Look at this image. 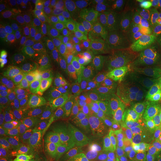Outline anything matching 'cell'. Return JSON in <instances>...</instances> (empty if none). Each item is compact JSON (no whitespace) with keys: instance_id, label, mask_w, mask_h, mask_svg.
<instances>
[{"instance_id":"cell-24","label":"cell","mask_w":161,"mask_h":161,"mask_svg":"<svg viewBox=\"0 0 161 161\" xmlns=\"http://www.w3.org/2000/svg\"><path fill=\"white\" fill-rule=\"evenodd\" d=\"M110 1L96 0L95 5L88 11L86 23L91 25H108L110 15L109 12Z\"/></svg>"},{"instance_id":"cell-46","label":"cell","mask_w":161,"mask_h":161,"mask_svg":"<svg viewBox=\"0 0 161 161\" xmlns=\"http://www.w3.org/2000/svg\"><path fill=\"white\" fill-rule=\"evenodd\" d=\"M154 37L157 40H158V41L161 43V25L160 26V28L158 29V31H156V33L154 34Z\"/></svg>"},{"instance_id":"cell-3","label":"cell","mask_w":161,"mask_h":161,"mask_svg":"<svg viewBox=\"0 0 161 161\" xmlns=\"http://www.w3.org/2000/svg\"><path fill=\"white\" fill-rule=\"evenodd\" d=\"M102 102L110 111L118 131L128 134L138 117L127 96L121 91L110 90Z\"/></svg>"},{"instance_id":"cell-34","label":"cell","mask_w":161,"mask_h":161,"mask_svg":"<svg viewBox=\"0 0 161 161\" xmlns=\"http://www.w3.org/2000/svg\"><path fill=\"white\" fill-rule=\"evenodd\" d=\"M80 29L82 35L84 36V38L91 42L102 39L110 34L108 27L103 25H91L86 23L80 26Z\"/></svg>"},{"instance_id":"cell-11","label":"cell","mask_w":161,"mask_h":161,"mask_svg":"<svg viewBox=\"0 0 161 161\" xmlns=\"http://www.w3.org/2000/svg\"><path fill=\"white\" fill-rule=\"evenodd\" d=\"M128 135L130 143L134 151L148 161V142L151 135L143 121L138 118L128 130Z\"/></svg>"},{"instance_id":"cell-14","label":"cell","mask_w":161,"mask_h":161,"mask_svg":"<svg viewBox=\"0 0 161 161\" xmlns=\"http://www.w3.org/2000/svg\"><path fill=\"white\" fill-rule=\"evenodd\" d=\"M25 60L36 80L54 72L53 68L37 49L25 48Z\"/></svg>"},{"instance_id":"cell-37","label":"cell","mask_w":161,"mask_h":161,"mask_svg":"<svg viewBox=\"0 0 161 161\" xmlns=\"http://www.w3.org/2000/svg\"><path fill=\"white\" fill-rule=\"evenodd\" d=\"M53 161H92V160L87 154L84 153L76 151L68 152L66 150L64 154L58 157Z\"/></svg>"},{"instance_id":"cell-39","label":"cell","mask_w":161,"mask_h":161,"mask_svg":"<svg viewBox=\"0 0 161 161\" xmlns=\"http://www.w3.org/2000/svg\"><path fill=\"white\" fill-rule=\"evenodd\" d=\"M128 1L118 0V1H110L109 12L110 17H125Z\"/></svg>"},{"instance_id":"cell-10","label":"cell","mask_w":161,"mask_h":161,"mask_svg":"<svg viewBox=\"0 0 161 161\" xmlns=\"http://www.w3.org/2000/svg\"><path fill=\"white\" fill-rule=\"evenodd\" d=\"M104 58L100 50L91 41L84 40L82 44L79 61L86 69L89 70L92 75H98L102 77Z\"/></svg>"},{"instance_id":"cell-13","label":"cell","mask_w":161,"mask_h":161,"mask_svg":"<svg viewBox=\"0 0 161 161\" xmlns=\"http://www.w3.org/2000/svg\"><path fill=\"white\" fill-rule=\"evenodd\" d=\"M14 104L25 110H33L39 108L43 103L36 84L19 86Z\"/></svg>"},{"instance_id":"cell-18","label":"cell","mask_w":161,"mask_h":161,"mask_svg":"<svg viewBox=\"0 0 161 161\" xmlns=\"http://www.w3.org/2000/svg\"><path fill=\"white\" fill-rule=\"evenodd\" d=\"M120 63L121 59L118 56L104 58L102 78L110 90L118 87Z\"/></svg>"},{"instance_id":"cell-6","label":"cell","mask_w":161,"mask_h":161,"mask_svg":"<svg viewBox=\"0 0 161 161\" xmlns=\"http://www.w3.org/2000/svg\"><path fill=\"white\" fill-rule=\"evenodd\" d=\"M78 117L90 131L117 130L110 111L103 102L91 104L87 110Z\"/></svg>"},{"instance_id":"cell-38","label":"cell","mask_w":161,"mask_h":161,"mask_svg":"<svg viewBox=\"0 0 161 161\" xmlns=\"http://www.w3.org/2000/svg\"><path fill=\"white\" fill-rule=\"evenodd\" d=\"M148 161H161V143L152 136L148 142Z\"/></svg>"},{"instance_id":"cell-5","label":"cell","mask_w":161,"mask_h":161,"mask_svg":"<svg viewBox=\"0 0 161 161\" xmlns=\"http://www.w3.org/2000/svg\"><path fill=\"white\" fill-rule=\"evenodd\" d=\"M118 88L125 95L145 93L152 89V81L129 64L121 60Z\"/></svg>"},{"instance_id":"cell-35","label":"cell","mask_w":161,"mask_h":161,"mask_svg":"<svg viewBox=\"0 0 161 161\" xmlns=\"http://www.w3.org/2000/svg\"><path fill=\"white\" fill-rule=\"evenodd\" d=\"M0 146L5 148H11L16 146L18 141V132L17 128L11 125L4 126L1 130Z\"/></svg>"},{"instance_id":"cell-26","label":"cell","mask_w":161,"mask_h":161,"mask_svg":"<svg viewBox=\"0 0 161 161\" xmlns=\"http://www.w3.org/2000/svg\"><path fill=\"white\" fill-rule=\"evenodd\" d=\"M72 66L75 74L76 95L83 98L91 84L92 75L80 61L72 64Z\"/></svg>"},{"instance_id":"cell-9","label":"cell","mask_w":161,"mask_h":161,"mask_svg":"<svg viewBox=\"0 0 161 161\" xmlns=\"http://www.w3.org/2000/svg\"><path fill=\"white\" fill-rule=\"evenodd\" d=\"M3 40L12 46L31 47L38 37L26 23L17 24L2 31Z\"/></svg>"},{"instance_id":"cell-40","label":"cell","mask_w":161,"mask_h":161,"mask_svg":"<svg viewBox=\"0 0 161 161\" xmlns=\"http://www.w3.org/2000/svg\"><path fill=\"white\" fill-rule=\"evenodd\" d=\"M143 3L144 1H141V0H129L128 1L125 17L130 21H133L137 16Z\"/></svg>"},{"instance_id":"cell-17","label":"cell","mask_w":161,"mask_h":161,"mask_svg":"<svg viewBox=\"0 0 161 161\" xmlns=\"http://www.w3.org/2000/svg\"><path fill=\"white\" fill-rule=\"evenodd\" d=\"M21 23H25L43 19L41 3L38 0H22L14 2Z\"/></svg>"},{"instance_id":"cell-7","label":"cell","mask_w":161,"mask_h":161,"mask_svg":"<svg viewBox=\"0 0 161 161\" xmlns=\"http://www.w3.org/2000/svg\"><path fill=\"white\" fill-rule=\"evenodd\" d=\"M54 35L57 38L66 62L72 64L79 61L82 47L80 34L73 29H60L56 30Z\"/></svg>"},{"instance_id":"cell-27","label":"cell","mask_w":161,"mask_h":161,"mask_svg":"<svg viewBox=\"0 0 161 161\" xmlns=\"http://www.w3.org/2000/svg\"><path fill=\"white\" fill-rule=\"evenodd\" d=\"M36 86L39 92L42 103L50 102V100L58 86L55 72L49 73L38 78L36 81Z\"/></svg>"},{"instance_id":"cell-30","label":"cell","mask_w":161,"mask_h":161,"mask_svg":"<svg viewBox=\"0 0 161 161\" xmlns=\"http://www.w3.org/2000/svg\"><path fill=\"white\" fill-rule=\"evenodd\" d=\"M134 20L159 21L161 20V1H144L140 12Z\"/></svg>"},{"instance_id":"cell-47","label":"cell","mask_w":161,"mask_h":161,"mask_svg":"<svg viewBox=\"0 0 161 161\" xmlns=\"http://www.w3.org/2000/svg\"><path fill=\"white\" fill-rule=\"evenodd\" d=\"M160 143H161V142H160Z\"/></svg>"},{"instance_id":"cell-22","label":"cell","mask_w":161,"mask_h":161,"mask_svg":"<svg viewBox=\"0 0 161 161\" xmlns=\"http://www.w3.org/2000/svg\"><path fill=\"white\" fill-rule=\"evenodd\" d=\"M110 90L101 76L92 75L91 84L83 98L88 104H95L102 102Z\"/></svg>"},{"instance_id":"cell-45","label":"cell","mask_w":161,"mask_h":161,"mask_svg":"<svg viewBox=\"0 0 161 161\" xmlns=\"http://www.w3.org/2000/svg\"><path fill=\"white\" fill-rule=\"evenodd\" d=\"M153 84L156 86L158 90H161V71H160L157 74V75L153 79L151 80Z\"/></svg>"},{"instance_id":"cell-31","label":"cell","mask_w":161,"mask_h":161,"mask_svg":"<svg viewBox=\"0 0 161 161\" xmlns=\"http://www.w3.org/2000/svg\"><path fill=\"white\" fill-rule=\"evenodd\" d=\"M95 45L104 58H110L119 56L120 49L119 42L110 35L102 39L92 42Z\"/></svg>"},{"instance_id":"cell-15","label":"cell","mask_w":161,"mask_h":161,"mask_svg":"<svg viewBox=\"0 0 161 161\" xmlns=\"http://www.w3.org/2000/svg\"><path fill=\"white\" fill-rule=\"evenodd\" d=\"M120 49L119 58L125 63L129 64L133 60L148 55V52L142 40L128 37L119 42Z\"/></svg>"},{"instance_id":"cell-42","label":"cell","mask_w":161,"mask_h":161,"mask_svg":"<svg viewBox=\"0 0 161 161\" xmlns=\"http://www.w3.org/2000/svg\"><path fill=\"white\" fill-rule=\"evenodd\" d=\"M146 93L154 101L156 108L161 110V90L152 87V89L148 90Z\"/></svg>"},{"instance_id":"cell-2","label":"cell","mask_w":161,"mask_h":161,"mask_svg":"<svg viewBox=\"0 0 161 161\" xmlns=\"http://www.w3.org/2000/svg\"><path fill=\"white\" fill-rule=\"evenodd\" d=\"M69 147L54 132H41L29 140L26 146L25 158L28 161H53Z\"/></svg>"},{"instance_id":"cell-21","label":"cell","mask_w":161,"mask_h":161,"mask_svg":"<svg viewBox=\"0 0 161 161\" xmlns=\"http://www.w3.org/2000/svg\"><path fill=\"white\" fill-rule=\"evenodd\" d=\"M129 64L150 80L161 71V60L148 55L133 60Z\"/></svg>"},{"instance_id":"cell-19","label":"cell","mask_w":161,"mask_h":161,"mask_svg":"<svg viewBox=\"0 0 161 161\" xmlns=\"http://www.w3.org/2000/svg\"><path fill=\"white\" fill-rule=\"evenodd\" d=\"M11 72L17 82L21 85L36 84V78L30 71L25 59L17 57L8 59Z\"/></svg>"},{"instance_id":"cell-44","label":"cell","mask_w":161,"mask_h":161,"mask_svg":"<svg viewBox=\"0 0 161 161\" xmlns=\"http://www.w3.org/2000/svg\"><path fill=\"white\" fill-rule=\"evenodd\" d=\"M96 0H82V1H78V4L81 6V8L84 10L89 11L92 7L95 5Z\"/></svg>"},{"instance_id":"cell-43","label":"cell","mask_w":161,"mask_h":161,"mask_svg":"<svg viewBox=\"0 0 161 161\" xmlns=\"http://www.w3.org/2000/svg\"><path fill=\"white\" fill-rule=\"evenodd\" d=\"M42 11L46 14H51L55 10L57 1L55 0H43L40 1Z\"/></svg>"},{"instance_id":"cell-4","label":"cell","mask_w":161,"mask_h":161,"mask_svg":"<svg viewBox=\"0 0 161 161\" xmlns=\"http://www.w3.org/2000/svg\"><path fill=\"white\" fill-rule=\"evenodd\" d=\"M54 132L69 146L82 147L86 143L90 130L78 116L60 118L54 125Z\"/></svg>"},{"instance_id":"cell-12","label":"cell","mask_w":161,"mask_h":161,"mask_svg":"<svg viewBox=\"0 0 161 161\" xmlns=\"http://www.w3.org/2000/svg\"><path fill=\"white\" fill-rule=\"evenodd\" d=\"M19 86L14 77L8 60L2 58L0 62V93L4 102L15 103L16 94Z\"/></svg>"},{"instance_id":"cell-20","label":"cell","mask_w":161,"mask_h":161,"mask_svg":"<svg viewBox=\"0 0 161 161\" xmlns=\"http://www.w3.org/2000/svg\"><path fill=\"white\" fill-rule=\"evenodd\" d=\"M127 97L135 110L137 117L142 121L146 119L156 108L154 101L146 92L135 95H128Z\"/></svg>"},{"instance_id":"cell-33","label":"cell","mask_w":161,"mask_h":161,"mask_svg":"<svg viewBox=\"0 0 161 161\" xmlns=\"http://www.w3.org/2000/svg\"><path fill=\"white\" fill-rule=\"evenodd\" d=\"M150 135L161 142V110L155 108L144 121Z\"/></svg>"},{"instance_id":"cell-8","label":"cell","mask_w":161,"mask_h":161,"mask_svg":"<svg viewBox=\"0 0 161 161\" xmlns=\"http://www.w3.org/2000/svg\"><path fill=\"white\" fill-rule=\"evenodd\" d=\"M30 48L37 49L52 68L66 62L57 38L54 33L37 37Z\"/></svg>"},{"instance_id":"cell-23","label":"cell","mask_w":161,"mask_h":161,"mask_svg":"<svg viewBox=\"0 0 161 161\" xmlns=\"http://www.w3.org/2000/svg\"><path fill=\"white\" fill-rule=\"evenodd\" d=\"M161 25V20L159 21H145L133 20L130 37L134 39L144 40L147 38L154 37V34Z\"/></svg>"},{"instance_id":"cell-29","label":"cell","mask_w":161,"mask_h":161,"mask_svg":"<svg viewBox=\"0 0 161 161\" xmlns=\"http://www.w3.org/2000/svg\"><path fill=\"white\" fill-rule=\"evenodd\" d=\"M68 97L69 96L67 93L58 86L49 102V123L55 124L58 122L60 112L63 109Z\"/></svg>"},{"instance_id":"cell-32","label":"cell","mask_w":161,"mask_h":161,"mask_svg":"<svg viewBox=\"0 0 161 161\" xmlns=\"http://www.w3.org/2000/svg\"><path fill=\"white\" fill-rule=\"evenodd\" d=\"M20 23L17 10L14 3H10L8 7L4 6L0 10V29L1 32L8 28Z\"/></svg>"},{"instance_id":"cell-16","label":"cell","mask_w":161,"mask_h":161,"mask_svg":"<svg viewBox=\"0 0 161 161\" xmlns=\"http://www.w3.org/2000/svg\"><path fill=\"white\" fill-rule=\"evenodd\" d=\"M58 86L64 90L68 96L76 95L75 79L74 70L71 64L64 62L53 67Z\"/></svg>"},{"instance_id":"cell-41","label":"cell","mask_w":161,"mask_h":161,"mask_svg":"<svg viewBox=\"0 0 161 161\" xmlns=\"http://www.w3.org/2000/svg\"><path fill=\"white\" fill-rule=\"evenodd\" d=\"M19 154L17 147H12L11 148H5L0 146V156L1 161H14L17 159Z\"/></svg>"},{"instance_id":"cell-1","label":"cell","mask_w":161,"mask_h":161,"mask_svg":"<svg viewBox=\"0 0 161 161\" xmlns=\"http://www.w3.org/2000/svg\"><path fill=\"white\" fill-rule=\"evenodd\" d=\"M83 148L92 161H128L125 146L117 130L90 131Z\"/></svg>"},{"instance_id":"cell-28","label":"cell","mask_w":161,"mask_h":161,"mask_svg":"<svg viewBox=\"0 0 161 161\" xmlns=\"http://www.w3.org/2000/svg\"><path fill=\"white\" fill-rule=\"evenodd\" d=\"M90 106L82 97L77 95L69 96L66 100L63 109L60 112L59 119L67 116H80Z\"/></svg>"},{"instance_id":"cell-25","label":"cell","mask_w":161,"mask_h":161,"mask_svg":"<svg viewBox=\"0 0 161 161\" xmlns=\"http://www.w3.org/2000/svg\"><path fill=\"white\" fill-rule=\"evenodd\" d=\"M110 35L118 42L129 37L131 31V21L125 17H110L108 25Z\"/></svg>"},{"instance_id":"cell-36","label":"cell","mask_w":161,"mask_h":161,"mask_svg":"<svg viewBox=\"0 0 161 161\" xmlns=\"http://www.w3.org/2000/svg\"><path fill=\"white\" fill-rule=\"evenodd\" d=\"M146 46L148 55L161 60V43L154 37L142 40Z\"/></svg>"}]
</instances>
